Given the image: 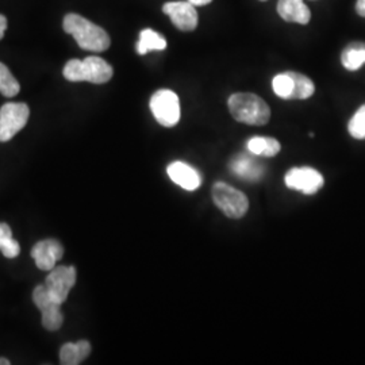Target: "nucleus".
Instances as JSON below:
<instances>
[{
    "instance_id": "1",
    "label": "nucleus",
    "mask_w": 365,
    "mask_h": 365,
    "mask_svg": "<svg viewBox=\"0 0 365 365\" xmlns=\"http://www.w3.org/2000/svg\"><path fill=\"white\" fill-rule=\"evenodd\" d=\"M63 27L68 34L76 39L78 46L88 52H105L110 48L111 39L105 29L78 14H66Z\"/></svg>"
},
{
    "instance_id": "2",
    "label": "nucleus",
    "mask_w": 365,
    "mask_h": 365,
    "mask_svg": "<svg viewBox=\"0 0 365 365\" xmlns=\"http://www.w3.org/2000/svg\"><path fill=\"white\" fill-rule=\"evenodd\" d=\"M229 111L237 122L250 126H264L271 119V110L260 96L249 92L233 93L229 101Z\"/></svg>"
},
{
    "instance_id": "3",
    "label": "nucleus",
    "mask_w": 365,
    "mask_h": 365,
    "mask_svg": "<svg viewBox=\"0 0 365 365\" xmlns=\"http://www.w3.org/2000/svg\"><path fill=\"white\" fill-rule=\"evenodd\" d=\"M113 66L106 60L90 56L84 60H71L66 63L63 75L68 81H88L93 84H105L113 78Z\"/></svg>"
},
{
    "instance_id": "4",
    "label": "nucleus",
    "mask_w": 365,
    "mask_h": 365,
    "mask_svg": "<svg viewBox=\"0 0 365 365\" xmlns=\"http://www.w3.org/2000/svg\"><path fill=\"white\" fill-rule=\"evenodd\" d=\"M212 200L214 205L229 218L240 220L248 212L249 200L247 195L226 182L214 184Z\"/></svg>"
},
{
    "instance_id": "5",
    "label": "nucleus",
    "mask_w": 365,
    "mask_h": 365,
    "mask_svg": "<svg viewBox=\"0 0 365 365\" xmlns=\"http://www.w3.org/2000/svg\"><path fill=\"white\" fill-rule=\"evenodd\" d=\"M150 111L164 128H173L180 120L179 96L170 90H158L150 98Z\"/></svg>"
},
{
    "instance_id": "6",
    "label": "nucleus",
    "mask_w": 365,
    "mask_h": 365,
    "mask_svg": "<svg viewBox=\"0 0 365 365\" xmlns=\"http://www.w3.org/2000/svg\"><path fill=\"white\" fill-rule=\"evenodd\" d=\"M30 117L25 103H6L0 108V143H7L26 126Z\"/></svg>"
},
{
    "instance_id": "7",
    "label": "nucleus",
    "mask_w": 365,
    "mask_h": 365,
    "mask_svg": "<svg viewBox=\"0 0 365 365\" xmlns=\"http://www.w3.org/2000/svg\"><path fill=\"white\" fill-rule=\"evenodd\" d=\"M33 300L42 315L43 327L51 331L58 330L64 322V315L61 313L63 303H60L58 300L53 298L45 284H41L34 288Z\"/></svg>"
},
{
    "instance_id": "8",
    "label": "nucleus",
    "mask_w": 365,
    "mask_h": 365,
    "mask_svg": "<svg viewBox=\"0 0 365 365\" xmlns=\"http://www.w3.org/2000/svg\"><path fill=\"white\" fill-rule=\"evenodd\" d=\"M284 182L289 190L299 191L304 195H314L324 187L325 180L324 176L312 167H299L288 170Z\"/></svg>"
},
{
    "instance_id": "9",
    "label": "nucleus",
    "mask_w": 365,
    "mask_h": 365,
    "mask_svg": "<svg viewBox=\"0 0 365 365\" xmlns=\"http://www.w3.org/2000/svg\"><path fill=\"white\" fill-rule=\"evenodd\" d=\"M76 283V268L75 267H54L45 280V286L54 299L64 303L68 299L71 289Z\"/></svg>"
},
{
    "instance_id": "10",
    "label": "nucleus",
    "mask_w": 365,
    "mask_h": 365,
    "mask_svg": "<svg viewBox=\"0 0 365 365\" xmlns=\"http://www.w3.org/2000/svg\"><path fill=\"white\" fill-rule=\"evenodd\" d=\"M172 24L182 31H194L197 27V11L190 1H170L163 6Z\"/></svg>"
},
{
    "instance_id": "11",
    "label": "nucleus",
    "mask_w": 365,
    "mask_h": 365,
    "mask_svg": "<svg viewBox=\"0 0 365 365\" xmlns=\"http://www.w3.org/2000/svg\"><path fill=\"white\" fill-rule=\"evenodd\" d=\"M64 256V248L57 240H43L31 249V257L41 271H52Z\"/></svg>"
},
{
    "instance_id": "12",
    "label": "nucleus",
    "mask_w": 365,
    "mask_h": 365,
    "mask_svg": "<svg viewBox=\"0 0 365 365\" xmlns=\"http://www.w3.org/2000/svg\"><path fill=\"white\" fill-rule=\"evenodd\" d=\"M167 173L172 182L182 187L185 191H195L202 184L199 172L182 161H175L170 164Z\"/></svg>"
},
{
    "instance_id": "13",
    "label": "nucleus",
    "mask_w": 365,
    "mask_h": 365,
    "mask_svg": "<svg viewBox=\"0 0 365 365\" xmlns=\"http://www.w3.org/2000/svg\"><path fill=\"white\" fill-rule=\"evenodd\" d=\"M230 170L237 178L249 182H260L264 176V167L249 155H238L230 163Z\"/></svg>"
},
{
    "instance_id": "14",
    "label": "nucleus",
    "mask_w": 365,
    "mask_h": 365,
    "mask_svg": "<svg viewBox=\"0 0 365 365\" xmlns=\"http://www.w3.org/2000/svg\"><path fill=\"white\" fill-rule=\"evenodd\" d=\"M277 13L286 22L299 25H307L312 18V13L303 0H279Z\"/></svg>"
},
{
    "instance_id": "15",
    "label": "nucleus",
    "mask_w": 365,
    "mask_h": 365,
    "mask_svg": "<svg viewBox=\"0 0 365 365\" xmlns=\"http://www.w3.org/2000/svg\"><path fill=\"white\" fill-rule=\"evenodd\" d=\"M91 353V344L86 339L78 342H66L60 351V361L64 365H78Z\"/></svg>"
},
{
    "instance_id": "16",
    "label": "nucleus",
    "mask_w": 365,
    "mask_h": 365,
    "mask_svg": "<svg viewBox=\"0 0 365 365\" xmlns=\"http://www.w3.org/2000/svg\"><path fill=\"white\" fill-rule=\"evenodd\" d=\"M249 152L255 156L274 157L282 150V145L271 137H253L247 144Z\"/></svg>"
},
{
    "instance_id": "17",
    "label": "nucleus",
    "mask_w": 365,
    "mask_h": 365,
    "mask_svg": "<svg viewBox=\"0 0 365 365\" xmlns=\"http://www.w3.org/2000/svg\"><path fill=\"white\" fill-rule=\"evenodd\" d=\"M135 49L141 56L152 51H164L167 49V39L152 29H145L140 33V39Z\"/></svg>"
},
{
    "instance_id": "18",
    "label": "nucleus",
    "mask_w": 365,
    "mask_h": 365,
    "mask_svg": "<svg viewBox=\"0 0 365 365\" xmlns=\"http://www.w3.org/2000/svg\"><path fill=\"white\" fill-rule=\"evenodd\" d=\"M341 63L348 71H357L365 64L364 42H353L341 54Z\"/></svg>"
},
{
    "instance_id": "19",
    "label": "nucleus",
    "mask_w": 365,
    "mask_h": 365,
    "mask_svg": "<svg viewBox=\"0 0 365 365\" xmlns=\"http://www.w3.org/2000/svg\"><path fill=\"white\" fill-rule=\"evenodd\" d=\"M0 250L7 259L18 257L21 252V247L18 241L14 240L11 227L7 223H0Z\"/></svg>"
},
{
    "instance_id": "20",
    "label": "nucleus",
    "mask_w": 365,
    "mask_h": 365,
    "mask_svg": "<svg viewBox=\"0 0 365 365\" xmlns=\"http://www.w3.org/2000/svg\"><path fill=\"white\" fill-rule=\"evenodd\" d=\"M272 88L274 92L282 99H294L295 92V80L292 76V72L279 73L272 80Z\"/></svg>"
},
{
    "instance_id": "21",
    "label": "nucleus",
    "mask_w": 365,
    "mask_h": 365,
    "mask_svg": "<svg viewBox=\"0 0 365 365\" xmlns=\"http://www.w3.org/2000/svg\"><path fill=\"white\" fill-rule=\"evenodd\" d=\"M21 91L18 80L14 78L10 69L0 63V93L6 98H14Z\"/></svg>"
},
{
    "instance_id": "22",
    "label": "nucleus",
    "mask_w": 365,
    "mask_h": 365,
    "mask_svg": "<svg viewBox=\"0 0 365 365\" xmlns=\"http://www.w3.org/2000/svg\"><path fill=\"white\" fill-rule=\"evenodd\" d=\"M292 76L295 80V92H294V99H299L304 101L309 99L310 96H313L315 92V86H314L312 78L298 73V72H292Z\"/></svg>"
},
{
    "instance_id": "23",
    "label": "nucleus",
    "mask_w": 365,
    "mask_h": 365,
    "mask_svg": "<svg viewBox=\"0 0 365 365\" xmlns=\"http://www.w3.org/2000/svg\"><path fill=\"white\" fill-rule=\"evenodd\" d=\"M348 130L353 138L365 140V105L361 106L349 120Z\"/></svg>"
},
{
    "instance_id": "24",
    "label": "nucleus",
    "mask_w": 365,
    "mask_h": 365,
    "mask_svg": "<svg viewBox=\"0 0 365 365\" xmlns=\"http://www.w3.org/2000/svg\"><path fill=\"white\" fill-rule=\"evenodd\" d=\"M6 30H7V18L0 14V39L4 37Z\"/></svg>"
},
{
    "instance_id": "25",
    "label": "nucleus",
    "mask_w": 365,
    "mask_h": 365,
    "mask_svg": "<svg viewBox=\"0 0 365 365\" xmlns=\"http://www.w3.org/2000/svg\"><path fill=\"white\" fill-rule=\"evenodd\" d=\"M356 11H357L360 16H364L365 18V0H357Z\"/></svg>"
},
{
    "instance_id": "26",
    "label": "nucleus",
    "mask_w": 365,
    "mask_h": 365,
    "mask_svg": "<svg viewBox=\"0 0 365 365\" xmlns=\"http://www.w3.org/2000/svg\"><path fill=\"white\" fill-rule=\"evenodd\" d=\"M190 3H192L194 6H206V4H210L212 0H188Z\"/></svg>"
},
{
    "instance_id": "27",
    "label": "nucleus",
    "mask_w": 365,
    "mask_h": 365,
    "mask_svg": "<svg viewBox=\"0 0 365 365\" xmlns=\"http://www.w3.org/2000/svg\"><path fill=\"white\" fill-rule=\"evenodd\" d=\"M10 360H7V359H0V365H10Z\"/></svg>"
},
{
    "instance_id": "28",
    "label": "nucleus",
    "mask_w": 365,
    "mask_h": 365,
    "mask_svg": "<svg viewBox=\"0 0 365 365\" xmlns=\"http://www.w3.org/2000/svg\"><path fill=\"white\" fill-rule=\"evenodd\" d=\"M261 1H267V0H261Z\"/></svg>"
}]
</instances>
